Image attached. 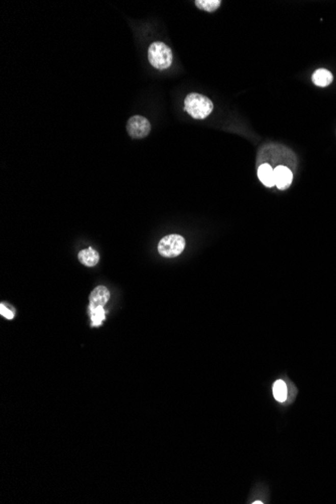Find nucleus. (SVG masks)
<instances>
[{
    "instance_id": "1a4fd4ad",
    "label": "nucleus",
    "mask_w": 336,
    "mask_h": 504,
    "mask_svg": "<svg viewBox=\"0 0 336 504\" xmlns=\"http://www.w3.org/2000/svg\"><path fill=\"white\" fill-rule=\"evenodd\" d=\"M333 81V74L326 69H318L312 74V82L318 87H327Z\"/></svg>"
},
{
    "instance_id": "ddd939ff",
    "label": "nucleus",
    "mask_w": 336,
    "mask_h": 504,
    "mask_svg": "<svg viewBox=\"0 0 336 504\" xmlns=\"http://www.w3.org/2000/svg\"><path fill=\"white\" fill-rule=\"evenodd\" d=\"M0 314L9 320H11L14 317V313L10 309L5 307L4 304L0 305Z\"/></svg>"
},
{
    "instance_id": "f03ea898",
    "label": "nucleus",
    "mask_w": 336,
    "mask_h": 504,
    "mask_svg": "<svg viewBox=\"0 0 336 504\" xmlns=\"http://www.w3.org/2000/svg\"><path fill=\"white\" fill-rule=\"evenodd\" d=\"M148 60L153 68L157 70H166L172 65V51L164 42L155 41L149 45Z\"/></svg>"
},
{
    "instance_id": "f8f14e48",
    "label": "nucleus",
    "mask_w": 336,
    "mask_h": 504,
    "mask_svg": "<svg viewBox=\"0 0 336 504\" xmlns=\"http://www.w3.org/2000/svg\"><path fill=\"white\" fill-rule=\"evenodd\" d=\"M91 313V318H92V325L93 326H99L103 322L105 319V310L104 306H98L96 308L90 309Z\"/></svg>"
},
{
    "instance_id": "6e6552de",
    "label": "nucleus",
    "mask_w": 336,
    "mask_h": 504,
    "mask_svg": "<svg viewBox=\"0 0 336 504\" xmlns=\"http://www.w3.org/2000/svg\"><path fill=\"white\" fill-rule=\"evenodd\" d=\"M77 259L83 265L87 267H95L100 260V256L99 253L95 251L93 248H88L79 253Z\"/></svg>"
},
{
    "instance_id": "f257e3e1",
    "label": "nucleus",
    "mask_w": 336,
    "mask_h": 504,
    "mask_svg": "<svg viewBox=\"0 0 336 504\" xmlns=\"http://www.w3.org/2000/svg\"><path fill=\"white\" fill-rule=\"evenodd\" d=\"M185 110L192 118L202 120L211 115L214 110V104L208 97L201 94L190 93L185 99Z\"/></svg>"
},
{
    "instance_id": "20e7f679",
    "label": "nucleus",
    "mask_w": 336,
    "mask_h": 504,
    "mask_svg": "<svg viewBox=\"0 0 336 504\" xmlns=\"http://www.w3.org/2000/svg\"><path fill=\"white\" fill-rule=\"evenodd\" d=\"M126 129L129 136L133 139H142L149 134L151 124L147 118L140 115H135L128 120Z\"/></svg>"
},
{
    "instance_id": "7ed1b4c3",
    "label": "nucleus",
    "mask_w": 336,
    "mask_h": 504,
    "mask_svg": "<svg viewBox=\"0 0 336 504\" xmlns=\"http://www.w3.org/2000/svg\"><path fill=\"white\" fill-rule=\"evenodd\" d=\"M186 240L179 235H168L158 244V252L165 258H175L184 252Z\"/></svg>"
},
{
    "instance_id": "9d476101",
    "label": "nucleus",
    "mask_w": 336,
    "mask_h": 504,
    "mask_svg": "<svg viewBox=\"0 0 336 504\" xmlns=\"http://www.w3.org/2000/svg\"><path fill=\"white\" fill-rule=\"evenodd\" d=\"M273 395H274V397L280 402H283L286 400V398H287V386L283 381L279 380L274 384Z\"/></svg>"
},
{
    "instance_id": "39448f33",
    "label": "nucleus",
    "mask_w": 336,
    "mask_h": 504,
    "mask_svg": "<svg viewBox=\"0 0 336 504\" xmlns=\"http://www.w3.org/2000/svg\"><path fill=\"white\" fill-rule=\"evenodd\" d=\"M275 185L280 189H287L293 180V172L291 169L285 165H278L274 168Z\"/></svg>"
},
{
    "instance_id": "0eeeda50",
    "label": "nucleus",
    "mask_w": 336,
    "mask_h": 504,
    "mask_svg": "<svg viewBox=\"0 0 336 504\" xmlns=\"http://www.w3.org/2000/svg\"><path fill=\"white\" fill-rule=\"evenodd\" d=\"M258 178L261 180L262 183L267 187H273L275 185L274 168L268 163L260 164L258 168Z\"/></svg>"
},
{
    "instance_id": "9b49d317",
    "label": "nucleus",
    "mask_w": 336,
    "mask_h": 504,
    "mask_svg": "<svg viewBox=\"0 0 336 504\" xmlns=\"http://www.w3.org/2000/svg\"><path fill=\"white\" fill-rule=\"evenodd\" d=\"M222 4L221 0H196L195 5L204 11L213 12L216 11Z\"/></svg>"
},
{
    "instance_id": "423d86ee",
    "label": "nucleus",
    "mask_w": 336,
    "mask_h": 504,
    "mask_svg": "<svg viewBox=\"0 0 336 504\" xmlns=\"http://www.w3.org/2000/svg\"><path fill=\"white\" fill-rule=\"evenodd\" d=\"M110 298L109 290L104 286H98L94 289L90 296V309L98 306H105Z\"/></svg>"
}]
</instances>
